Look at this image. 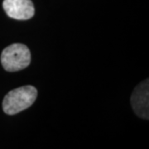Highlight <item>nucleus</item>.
Returning a JSON list of instances; mask_svg holds the SVG:
<instances>
[{
    "instance_id": "obj_4",
    "label": "nucleus",
    "mask_w": 149,
    "mask_h": 149,
    "mask_svg": "<svg viewBox=\"0 0 149 149\" xmlns=\"http://www.w3.org/2000/svg\"><path fill=\"white\" fill-rule=\"evenodd\" d=\"M3 7L8 16L17 20L30 19L35 13L31 0H4Z\"/></svg>"
},
{
    "instance_id": "obj_2",
    "label": "nucleus",
    "mask_w": 149,
    "mask_h": 149,
    "mask_svg": "<svg viewBox=\"0 0 149 149\" xmlns=\"http://www.w3.org/2000/svg\"><path fill=\"white\" fill-rule=\"evenodd\" d=\"M31 62V53L27 46L23 44H12L3 51L1 63L9 72H15L26 68Z\"/></svg>"
},
{
    "instance_id": "obj_3",
    "label": "nucleus",
    "mask_w": 149,
    "mask_h": 149,
    "mask_svg": "<svg viewBox=\"0 0 149 149\" xmlns=\"http://www.w3.org/2000/svg\"><path fill=\"white\" fill-rule=\"evenodd\" d=\"M149 85L148 79L140 83L131 96V104L136 114L143 119L149 118Z\"/></svg>"
},
{
    "instance_id": "obj_1",
    "label": "nucleus",
    "mask_w": 149,
    "mask_h": 149,
    "mask_svg": "<svg viewBox=\"0 0 149 149\" xmlns=\"http://www.w3.org/2000/svg\"><path fill=\"white\" fill-rule=\"evenodd\" d=\"M37 96V91L32 85L22 86L7 94L3 101V109L8 115L20 113L32 105Z\"/></svg>"
}]
</instances>
